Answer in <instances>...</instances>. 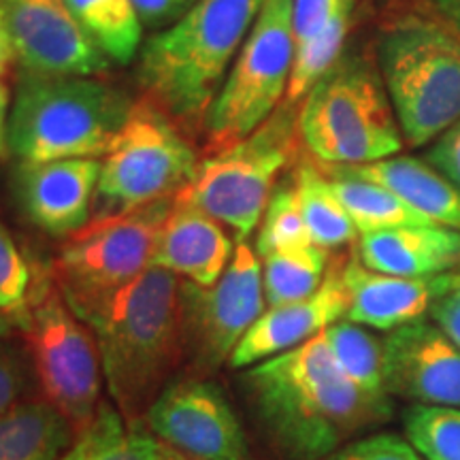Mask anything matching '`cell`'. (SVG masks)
I'll use <instances>...</instances> for the list:
<instances>
[{
	"instance_id": "cell-36",
	"label": "cell",
	"mask_w": 460,
	"mask_h": 460,
	"mask_svg": "<svg viewBox=\"0 0 460 460\" xmlns=\"http://www.w3.org/2000/svg\"><path fill=\"white\" fill-rule=\"evenodd\" d=\"M427 163L460 190V119L437 137L435 146L427 152Z\"/></svg>"
},
{
	"instance_id": "cell-21",
	"label": "cell",
	"mask_w": 460,
	"mask_h": 460,
	"mask_svg": "<svg viewBox=\"0 0 460 460\" xmlns=\"http://www.w3.org/2000/svg\"><path fill=\"white\" fill-rule=\"evenodd\" d=\"M349 175L386 188L437 226L460 230V190L429 163L411 156H390L367 164L341 166Z\"/></svg>"
},
{
	"instance_id": "cell-19",
	"label": "cell",
	"mask_w": 460,
	"mask_h": 460,
	"mask_svg": "<svg viewBox=\"0 0 460 460\" xmlns=\"http://www.w3.org/2000/svg\"><path fill=\"white\" fill-rule=\"evenodd\" d=\"M234 247L220 222L175 199L160 228L152 267L166 269L190 284L214 286L233 261Z\"/></svg>"
},
{
	"instance_id": "cell-38",
	"label": "cell",
	"mask_w": 460,
	"mask_h": 460,
	"mask_svg": "<svg viewBox=\"0 0 460 460\" xmlns=\"http://www.w3.org/2000/svg\"><path fill=\"white\" fill-rule=\"evenodd\" d=\"M429 314L437 329L460 349V286L437 298Z\"/></svg>"
},
{
	"instance_id": "cell-2",
	"label": "cell",
	"mask_w": 460,
	"mask_h": 460,
	"mask_svg": "<svg viewBox=\"0 0 460 460\" xmlns=\"http://www.w3.org/2000/svg\"><path fill=\"white\" fill-rule=\"evenodd\" d=\"M99 345L102 377L126 420H143L181 356V281L160 267H149L90 315Z\"/></svg>"
},
{
	"instance_id": "cell-35",
	"label": "cell",
	"mask_w": 460,
	"mask_h": 460,
	"mask_svg": "<svg viewBox=\"0 0 460 460\" xmlns=\"http://www.w3.org/2000/svg\"><path fill=\"white\" fill-rule=\"evenodd\" d=\"M28 367L15 348L0 343V418L9 413L26 390Z\"/></svg>"
},
{
	"instance_id": "cell-1",
	"label": "cell",
	"mask_w": 460,
	"mask_h": 460,
	"mask_svg": "<svg viewBox=\"0 0 460 460\" xmlns=\"http://www.w3.org/2000/svg\"><path fill=\"white\" fill-rule=\"evenodd\" d=\"M262 429L286 456L322 460L371 424L388 420V396L354 386L332 358L324 332L245 373Z\"/></svg>"
},
{
	"instance_id": "cell-29",
	"label": "cell",
	"mask_w": 460,
	"mask_h": 460,
	"mask_svg": "<svg viewBox=\"0 0 460 460\" xmlns=\"http://www.w3.org/2000/svg\"><path fill=\"white\" fill-rule=\"evenodd\" d=\"M349 17H352V11H343L315 37L295 49L290 82H288L284 96L286 105H298L312 92L314 85L337 65L345 39H348Z\"/></svg>"
},
{
	"instance_id": "cell-41",
	"label": "cell",
	"mask_w": 460,
	"mask_h": 460,
	"mask_svg": "<svg viewBox=\"0 0 460 460\" xmlns=\"http://www.w3.org/2000/svg\"><path fill=\"white\" fill-rule=\"evenodd\" d=\"M435 4L446 17L447 24L460 32V0H435Z\"/></svg>"
},
{
	"instance_id": "cell-33",
	"label": "cell",
	"mask_w": 460,
	"mask_h": 460,
	"mask_svg": "<svg viewBox=\"0 0 460 460\" xmlns=\"http://www.w3.org/2000/svg\"><path fill=\"white\" fill-rule=\"evenodd\" d=\"M322 460H424V456L402 437L379 433L345 444Z\"/></svg>"
},
{
	"instance_id": "cell-5",
	"label": "cell",
	"mask_w": 460,
	"mask_h": 460,
	"mask_svg": "<svg viewBox=\"0 0 460 460\" xmlns=\"http://www.w3.org/2000/svg\"><path fill=\"white\" fill-rule=\"evenodd\" d=\"M377 62L407 146H427L458 122L460 32L450 24L407 17L384 32Z\"/></svg>"
},
{
	"instance_id": "cell-7",
	"label": "cell",
	"mask_w": 460,
	"mask_h": 460,
	"mask_svg": "<svg viewBox=\"0 0 460 460\" xmlns=\"http://www.w3.org/2000/svg\"><path fill=\"white\" fill-rule=\"evenodd\" d=\"M296 135L295 105L281 102L243 141L200 160L194 180L175 199L234 230L237 241H247L262 220L279 172L295 156Z\"/></svg>"
},
{
	"instance_id": "cell-15",
	"label": "cell",
	"mask_w": 460,
	"mask_h": 460,
	"mask_svg": "<svg viewBox=\"0 0 460 460\" xmlns=\"http://www.w3.org/2000/svg\"><path fill=\"white\" fill-rule=\"evenodd\" d=\"M384 384L416 405L460 407V349L429 322H410L384 341Z\"/></svg>"
},
{
	"instance_id": "cell-12",
	"label": "cell",
	"mask_w": 460,
	"mask_h": 460,
	"mask_svg": "<svg viewBox=\"0 0 460 460\" xmlns=\"http://www.w3.org/2000/svg\"><path fill=\"white\" fill-rule=\"evenodd\" d=\"M183 329L194 358L207 369L230 360L252 324L267 312L261 256L237 241L233 261L214 286L181 281Z\"/></svg>"
},
{
	"instance_id": "cell-30",
	"label": "cell",
	"mask_w": 460,
	"mask_h": 460,
	"mask_svg": "<svg viewBox=\"0 0 460 460\" xmlns=\"http://www.w3.org/2000/svg\"><path fill=\"white\" fill-rule=\"evenodd\" d=\"M307 245H312V239H309L307 226H305L296 183H279L273 190L262 220L258 224L256 254L264 258L275 254V252L301 250Z\"/></svg>"
},
{
	"instance_id": "cell-9",
	"label": "cell",
	"mask_w": 460,
	"mask_h": 460,
	"mask_svg": "<svg viewBox=\"0 0 460 460\" xmlns=\"http://www.w3.org/2000/svg\"><path fill=\"white\" fill-rule=\"evenodd\" d=\"M197 169V152L175 119L149 99L135 101L122 130L101 158L99 217L175 199Z\"/></svg>"
},
{
	"instance_id": "cell-3",
	"label": "cell",
	"mask_w": 460,
	"mask_h": 460,
	"mask_svg": "<svg viewBox=\"0 0 460 460\" xmlns=\"http://www.w3.org/2000/svg\"><path fill=\"white\" fill-rule=\"evenodd\" d=\"M264 0H199L141 45L137 79L175 122L203 126Z\"/></svg>"
},
{
	"instance_id": "cell-28",
	"label": "cell",
	"mask_w": 460,
	"mask_h": 460,
	"mask_svg": "<svg viewBox=\"0 0 460 460\" xmlns=\"http://www.w3.org/2000/svg\"><path fill=\"white\" fill-rule=\"evenodd\" d=\"M331 354L343 376L371 396H388L384 384V343L365 326L339 320L324 331Z\"/></svg>"
},
{
	"instance_id": "cell-13",
	"label": "cell",
	"mask_w": 460,
	"mask_h": 460,
	"mask_svg": "<svg viewBox=\"0 0 460 460\" xmlns=\"http://www.w3.org/2000/svg\"><path fill=\"white\" fill-rule=\"evenodd\" d=\"M143 422L190 460H250L243 424L222 390L205 379L166 386Z\"/></svg>"
},
{
	"instance_id": "cell-18",
	"label": "cell",
	"mask_w": 460,
	"mask_h": 460,
	"mask_svg": "<svg viewBox=\"0 0 460 460\" xmlns=\"http://www.w3.org/2000/svg\"><path fill=\"white\" fill-rule=\"evenodd\" d=\"M348 314V292H345L341 269L335 267L326 273L324 284L303 301L269 307L252 329L241 339L237 349L230 356L234 369L254 367L258 362L295 349L324 332Z\"/></svg>"
},
{
	"instance_id": "cell-8",
	"label": "cell",
	"mask_w": 460,
	"mask_h": 460,
	"mask_svg": "<svg viewBox=\"0 0 460 460\" xmlns=\"http://www.w3.org/2000/svg\"><path fill=\"white\" fill-rule=\"evenodd\" d=\"M175 199L96 217L73 233L56 261L62 296L82 322L154 262L160 228Z\"/></svg>"
},
{
	"instance_id": "cell-16",
	"label": "cell",
	"mask_w": 460,
	"mask_h": 460,
	"mask_svg": "<svg viewBox=\"0 0 460 460\" xmlns=\"http://www.w3.org/2000/svg\"><path fill=\"white\" fill-rule=\"evenodd\" d=\"M99 177V158L20 163L17 199L34 226L54 237H71L90 222Z\"/></svg>"
},
{
	"instance_id": "cell-17",
	"label": "cell",
	"mask_w": 460,
	"mask_h": 460,
	"mask_svg": "<svg viewBox=\"0 0 460 460\" xmlns=\"http://www.w3.org/2000/svg\"><path fill=\"white\" fill-rule=\"evenodd\" d=\"M341 279L348 292L345 320L393 332L410 322L422 320L437 298L458 288L460 269L427 278H402L371 271L358 258H352L341 267Z\"/></svg>"
},
{
	"instance_id": "cell-27",
	"label": "cell",
	"mask_w": 460,
	"mask_h": 460,
	"mask_svg": "<svg viewBox=\"0 0 460 460\" xmlns=\"http://www.w3.org/2000/svg\"><path fill=\"white\" fill-rule=\"evenodd\" d=\"M329 250L307 245L301 250L275 252L262 258V286L269 307L296 303L312 296L326 279Z\"/></svg>"
},
{
	"instance_id": "cell-26",
	"label": "cell",
	"mask_w": 460,
	"mask_h": 460,
	"mask_svg": "<svg viewBox=\"0 0 460 460\" xmlns=\"http://www.w3.org/2000/svg\"><path fill=\"white\" fill-rule=\"evenodd\" d=\"M295 183L312 243L324 250L352 243L358 228L332 192L324 171L312 163L298 164Z\"/></svg>"
},
{
	"instance_id": "cell-25",
	"label": "cell",
	"mask_w": 460,
	"mask_h": 460,
	"mask_svg": "<svg viewBox=\"0 0 460 460\" xmlns=\"http://www.w3.org/2000/svg\"><path fill=\"white\" fill-rule=\"evenodd\" d=\"M75 20L109 62L130 65L139 56L143 20L132 0H66Z\"/></svg>"
},
{
	"instance_id": "cell-24",
	"label": "cell",
	"mask_w": 460,
	"mask_h": 460,
	"mask_svg": "<svg viewBox=\"0 0 460 460\" xmlns=\"http://www.w3.org/2000/svg\"><path fill=\"white\" fill-rule=\"evenodd\" d=\"M329 177L332 192L341 200L356 228L362 234L377 233V230L401 228V226H427V217L416 214L410 205H405L399 197L388 192L377 183L360 180L349 175L341 166L324 164L320 166Z\"/></svg>"
},
{
	"instance_id": "cell-10",
	"label": "cell",
	"mask_w": 460,
	"mask_h": 460,
	"mask_svg": "<svg viewBox=\"0 0 460 460\" xmlns=\"http://www.w3.org/2000/svg\"><path fill=\"white\" fill-rule=\"evenodd\" d=\"M292 60V0H264L205 118L203 130L211 152L243 141L278 111L290 82Z\"/></svg>"
},
{
	"instance_id": "cell-31",
	"label": "cell",
	"mask_w": 460,
	"mask_h": 460,
	"mask_svg": "<svg viewBox=\"0 0 460 460\" xmlns=\"http://www.w3.org/2000/svg\"><path fill=\"white\" fill-rule=\"evenodd\" d=\"M405 433L424 460H460L458 407L413 405L405 413Z\"/></svg>"
},
{
	"instance_id": "cell-6",
	"label": "cell",
	"mask_w": 460,
	"mask_h": 460,
	"mask_svg": "<svg viewBox=\"0 0 460 460\" xmlns=\"http://www.w3.org/2000/svg\"><path fill=\"white\" fill-rule=\"evenodd\" d=\"M298 137L322 164L354 166L394 156L402 135L382 73L343 58L303 99Z\"/></svg>"
},
{
	"instance_id": "cell-11",
	"label": "cell",
	"mask_w": 460,
	"mask_h": 460,
	"mask_svg": "<svg viewBox=\"0 0 460 460\" xmlns=\"http://www.w3.org/2000/svg\"><path fill=\"white\" fill-rule=\"evenodd\" d=\"M24 329L45 399L79 433L101 410L105 377L99 345L68 307L62 292L56 290L43 292L31 303Z\"/></svg>"
},
{
	"instance_id": "cell-22",
	"label": "cell",
	"mask_w": 460,
	"mask_h": 460,
	"mask_svg": "<svg viewBox=\"0 0 460 460\" xmlns=\"http://www.w3.org/2000/svg\"><path fill=\"white\" fill-rule=\"evenodd\" d=\"M60 460H190L164 444L143 420H126L115 407L101 405Z\"/></svg>"
},
{
	"instance_id": "cell-40",
	"label": "cell",
	"mask_w": 460,
	"mask_h": 460,
	"mask_svg": "<svg viewBox=\"0 0 460 460\" xmlns=\"http://www.w3.org/2000/svg\"><path fill=\"white\" fill-rule=\"evenodd\" d=\"M13 62H17L13 41H11L7 28H4L3 22H0V79L7 75L9 66L13 65Z\"/></svg>"
},
{
	"instance_id": "cell-20",
	"label": "cell",
	"mask_w": 460,
	"mask_h": 460,
	"mask_svg": "<svg viewBox=\"0 0 460 460\" xmlns=\"http://www.w3.org/2000/svg\"><path fill=\"white\" fill-rule=\"evenodd\" d=\"M358 261L367 269L402 278H427L460 269V230L401 226L362 234Z\"/></svg>"
},
{
	"instance_id": "cell-39",
	"label": "cell",
	"mask_w": 460,
	"mask_h": 460,
	"mask_svg": "<svg viewBox=\"0 0 460 460\" xmlns=\"http://www.w3.org/2000/svg\"><path fill=\"white\" fill-rule=\"evenodd\" d=\"M11 92L0 79V158L9 154V118H11Z\"/></svg>"
},
{
	"instance_id": "cell-37",
	"label": "cell",
	"mask_w": 460,
	"mask_h": 460,
	"mask_svg": "<svg viewBox=\"0 0 460 460\" xmlns=\"http://www.w3.org/2000/svg\"><path fill=\"white\" fill-rule=\"evenodd\" d=\"M132 3L139 11L143 26L160 31V28L175 24L199 0H132Z\"/></svg>"
},
{
	"instance_id": "cell-23",
	"label": "cell",
	"mask_w": 460,
	"mask_h": 460,
	"mask_svg": "<svg viewBox=\"0 0 460 460\" xmlns=\"http://www.w3.org/2000/svg\"><path fill=\"white\" fill-rule=\"evenodd\" d=\"M73 427L48 401H22L0 418V460H60Z\"/></svg>"
},
{
	"instance_id": "cell-42",
	"label": "cell",
	"mask_w": 460,
	"mask_h": 460,
	"mask_svg": "<svg viewBox=\"0 0 460 460\" xmlns=\"http://www.w3.org/2000/svg\"><path fill=\"white\" fill-rule=\"evenodd\" d=\"M11 329H13V322H11L7 315L0 312V341H3V339L9 335Z\"/></svg>"
},
{
	"instance_id": "cell-4",
	"label": "cell",
	"mask_w": 460,
	"mask_h": 460,
	"mask_svg": "<svg viewBox=\"0 0 460 460\" xmlns=\"http://www.w3.org/2000/svg\"><path fill=\"white\" fill-rule=\"evenodd\" d=\"M135 101L118 85L82 75H20L11 102L9 152L20 163L102 158Z\"/></svg>"
},
{
	"instance_id": "cell-34",
	"label": "cell",
	"mask_w": 460,
	"mask_h": 460,
	"mask_svg": "<svg viewBox=\"0 0 460 460\" xmlns=\"http://www.w3.org/2000/svg\"><path fill=\"white\" fill-rule=\"evenodd\" d=\"M354 0H292V34L295 49L315 37L343 11H352Z\"/></svg>"
},
{
	"instance_id": "cell-14",
	"label": "cell",
	"mask_w": 460,
	"mask_h": 460,
	"mask_svg": "<svg viewBox=\"0 0 460 460\" xmlns=\"http://www.w3.org/2000/svg\"><path fill=\"white\" fill-rule=\"evenodd\" d=\"M0 22L13 41L22 71L99 77L111 66L66 0H0Z\"/></svg>"
},
{
	"instance_id": "cell-32",
	"label": "cell",
	"mask_w": 460,
	"mask_h": 460,
	"mask_svg": "<svg viewBox=\"0 0 460 460\" xmlns=\"http://www.w3.org/2000/svg\"><path fill=\"white\" fill-rule=\"evenodd\" d=\"M31 267L13 234L0 220V312L24 329L31 314Z\"/></svg>"
}]
</instances>
